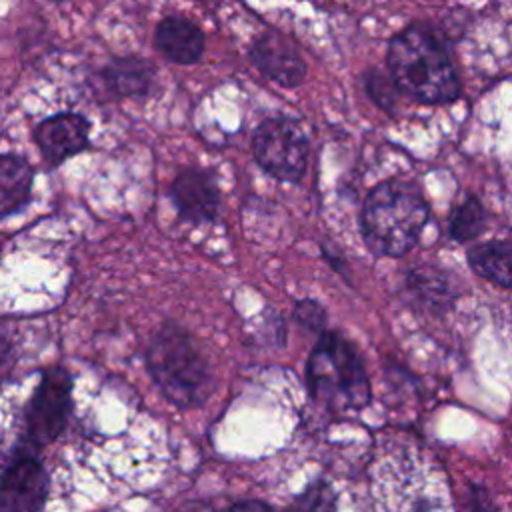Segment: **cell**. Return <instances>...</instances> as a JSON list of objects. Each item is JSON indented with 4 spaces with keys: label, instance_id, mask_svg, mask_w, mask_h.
I'll return each instance as SVG.
<instances>
[{
    "label": "cell",
    "instance_id": "obj_1",
    "mask_svg": "<svg viewBox=\"0 0 512 512\" xmlns=\"http://www.w3.org/2000/svg\"><path fill=\"white\" fill-rule=\"evenodd\" d=\"M386 64L394 88L422 104H448L462 92L446 44L424 22H412L392 36Z\"/></svg>",
    "mask_w": 512,
    "mask_h": 512
},
{
    "label": "cell",
    "instance_id": "obj_2",
    "mask_svg": "<svg viewBox=\"0 0 512 512\" xmlns=\"http://www.w3.org/2000/svg\"><path fill=\"white\" fill-rule=\"evenodd\" d=\"M430 220V208L412 180L388 178L376 184L360 212V232L374 256L400 258L416 244Z\"/></svg>",
    "mask_w": 512,
    "mask_h": 512
},
{
    "label": "cell",
    "instance_id": "obj_3",
    "mask_svg": "<svg viewBox=\"0 0 512 512\" xmlns=\"http://www.w3.org/2000/svg\"><path fill=\"white\" fill-rule=\"evenodd\" d=\"M146 368L160 392L178 408H194L214 390V374L194 336L174 322L162 324L144 352Z\"/></svg>",
    "mask_w": 512,
    "mask_h": 512
},
{
    "label": "cell",
    "instance_id": "obj_4",
    "mask_svg": "<svg viewBox=\"0 0 512 512\" xmlns=\"http://www.w3.org/2000/svg\"><path fill=\"white\" fill-rule=\"evenodd\" d=\"M312 398L332 410H362L370 402V380L356 346L340 332L324 330L306 364Z\"/></svg>",
    "mask_w": 512,
    "mask_h": 512
},
{
    "label": "cell",
    "instance_id": "obj_5",
    "mask_svg": "<svg viewBox=\"0 0 512 512\" xmlns=\"http://www.w3.org/2000/svg\"><path fill=\"white\" fill-rule=\"evenodd\" d=\"M256 164L284 182H300L308 162V138L302 126L288 116H272L258 124L252 136Z\"/></svg>",
    "mask_w": 512,
    "mask_h": 512
},
{
    "label": "cell",
    "instance_id": "obj_6",
    "mask_svg": "<svg viewBox=\"0 0 512 512\" xmlns=\"http://www.w3.org/2000/svg\"><path fill=\"white\" fill-rule=\"evenodd\" d=\"M72 410V376L62 366H52L42 372L28 408H26V432L36 444H48L56 440Z\"/></svg>",
    "mask_w": 512,
    "mask_h": 512
},
{
    "label": "cell",
    "instance_id": "obj_7",
    "mask_svg": "<svg viewBox=\"0 0 512 512\" xmlns=\"http://www.w3.org/2000/svg\"><path fill=\"white\" fill-rule=\"evenodd\" d=\"M252 64L282 88H296L306 78V62L296 44L280 30L262 32L250 48Z\"/></svg>",
    "mask_w": 512,
    "mask_h": 512
},
{
    "label": "cell",
    "instance_id": "obj_8",
    "mask_svg": "<svg viewBox=\"0 0 512 512\" xmlns=\"http://www.w3.org/2000/svg\"><path fill=\"white\" fill-rule=\"evenodd\" d=\"M170 198L178 210V216L192 224L212 222L222 204L214 174L200 168L180 170L170 184Z\"/></svg>",
    "mask_w": 512,
    "mask_h": 512
},
{
    "label": "cell",
    "instance_id": "obj_9",
    "mask_svg": "<svg viewBox=\"0 0 512 512\" xmlns=\"http://www.w3.org/2000/svg\"><path fill=\"white\" fill-rule=\"evenodd\" d=\"M48 494V476L30 456L8 466L0 480V512H40Z\"/></svg>",
    "mask_w": 512,
    "mask_h": 512
},
{
    "label": "cell",
    "instance_id": "obj_10",
    "mask_svg": "<svg viewBox=\"0 0 512 512\" xmlns=\"http://www.w3.org/2000/svg\"><path fill=\"white\" fill-rule=\"evenodd\" d=\"M34 140L46 164L60 166L66 158L88 148L90 122L76 112L56 114L36 126Z\"/></svg>",
    "mask_w": 512,
    "mask_h": 512
},
{
    "label": "cell",
    "instance_id": "obj_11",
    "mask_svg": "<svg viewBox=\"0 0 512 512\" xmlns=\"http://www.w3.org/2000/svg\"><path fill=\"white\" fill-rule=\"evenodd\" d=\"M154 46L166 60L188 66L202 58L206 40L196 22L180 14H170L158 22Z\"/></svg>",
    "mask_w": 512,
    "mask_h": 512
},
{
    "label": "cell",
    "instance_id": "obj_12",
    "mask_svg": "<svg viewBox=\"0 0 512 512\" xmlns=\"http://www.w3.org/2000/svg\"><path fill=\"white\" fill-rule=\"evenodd\" d=\"M102 82L108 92L118 98H144L154 88L156 68L152 62L136 56L114 58L110 60L102 72Z\"/></svg>",
    "mask_w": 512,
    "mask_h": 512
},
{
    "label": "cell",
    "instance_id": "obj_13",
    "mask_svg": "<svg viewBox=\"0 0 512 512\" xmlns=\"http://www.w3.org/2000/svg\"><path fill=\"white\" fill-rule=\"evenodd\" d=\"M34 168L18 154H0V218L30 202Z\"/></svg>",
    "mask_w": 512,
    "mask_h": 512
},
{
    "label": "cell",
    "instance_id": "obj_14",
    "mask_svg": "<svg viewBox=\"0 0 512 512\" xmlns=\"http://www.w3.org/2000/svg\"><path fill=\"white\" fill-rule=\"evenodd\" d=\"M510 256V240H488L468 250V266L474 270V274L482 276L484 280L498 284L502 288H510Z\"/></svg>",
    "mask_w": 512,
    "mask_h": 512
},
{
    "label": "cell",
    "instance_id": "obj_15",
    "mask_svg": "<svg viewBox=\"0 0 512 512\" xmlns=\"http://www.w3.org/2000/svg\"><path fill=\"white\" fill-rule=\"evenodd\" d=\"M406 286L412 292V296L428 308H438L440 312H444L452 302L448 278L438 268H432V266L414 268L406 278Z\"/></svg>",
    "mask_w": 512,
    "mask_h": 512
},
{
    "label": "cell",
    "instance_id": "obj_16",
    "mask_svg": "<svg viewBox=\"0 0 512 512\" xmlns=\"http://www.w3.org/2000/svg\"><path fill=\"white\" fill-rule=\"evenodd\" d=\"M486 220L488 216L482 202L476 196H466L450 214L448 234L458 244H466L486 230Z\"/></svg>",
    "mask_w": 512,
    "mask_h": 512
},
{
    "label": "cell",
    "instance_id": "obj_17",
    "mask_svg": "<svg viewBox=\"0 0 512 512\" xmlns=\"http://www.w3.org/2000/svg\"><path fill=\"white\" fill-rule=\"evenodd\" d=\"M336 510V494L326 482H316L306 488L304 494L298 496L294 504V512H334Z\"/></svg>",
    "mask_w": 512,
    "mask_h": 512
},
{
    "label": "cell",
    "instance_id": "obj_18",
    "mask_svg": "<svg viewBox=\"0 0 512 512\" xmlns=\"http://www.w3.org/2000/svg\"><path fill=\"white\" fill-rule=\"evenodd\" d=\"M294 320L304 326L306 330L314 332V334H322L324 332V326H326V310L324 306L318 302V300H312V298H304V300H298L296 306H294V312H292Z\"/></svg>",
    "mask_w": 512,
    "mask_h": 512
},
{
    "label": "cell",
    "instance_id": "obj_19",
    "mask_svg": "<svg viewBox=\"0 0 512 512\" xmlns=\"http://www.w3.org/2000/svg\"><path fill=\"white\" fill-rule=\"evenodd\" d=\"M368 96L382 108L390 110L394 104V84L390 78H386L380 70H368L366 80H364Z\"/></svg>",
    "mask_w": 512,
    "mask_h": 512
},
{
    "label": "cell",
    "instance_id": "obj_20",
    "mask_svg": "<svg viewBox=\"0 0 512 512\" xmlns=\"http://www.w3.org/2000/svg\"><path fill=\"white\" fill-rule=\"evenodd\" d=\"M12 356H14V346L12 340L8 336L6 326L0 322V374L6 372L12 364Z\"/></svg>",
    "mask_w": 512,
    "mask_h": 512
},
{
    "label": "cell",
    "instance_id": "obj_21",
    "mask_svg": "<svg viewBox=\"0 0 512 512\" xmlns=\"http://www.w3.org/2000/svg\"><path fill=\"white\" fill-rule=\"evenodd\" d=\"M472 512H498L490 500V496L482 488L472 490Z\"/></svg>",
    "mask_w": 512,
    "mask_h": 512
},
{
    "label": "cell",
    "instance_id": "obj_22",
    "mask_svg": "<svg viewBox=\"0 0 512 512\" xmlns=\"http://www.w3.org/2000/svg\"><path fill=\"white\" fill-rule=\"evenodd\" d=\"M224 512H274L268 504L258 502V500H246V502H238L232 504L230 508H226Z\"/></svg>",
    "mask_w": 512,
    "mask_h": 512
}]
</instances>
